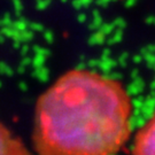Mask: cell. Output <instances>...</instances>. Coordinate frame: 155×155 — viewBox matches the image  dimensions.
I'll use <instances>...</instances> for the list:
<instances>
[{"instance_id": "3957f363", "label": "cell", "mask_w": 155, "mask_h": 155, "mask_svg": "<svg viewBox=\"0 0 155 155\" xmlns=\"http://www.w3.org/2000/svg\"><path fill=\"white\" fill-rule=\"evenodd\" d=\"M0 155H29L23 144L0 123Z\"/></svg>"}, {"instance_id": "6da1fadb", "label": "cell", "mask_w": 155, "mask_h": 155, "mask_svg": "<svg viewBox=\"0 0 155 155\" xmlns=\"http://www.w3.org/2000/svg\"><path fill=\"white\" fill-rule=\"evenodd\" d=\"M132 104L116 79L71 70L39 99L33 140L39 155H116L131 132Z\"/></svg>"}, {"instance_id": "7a4b0ae2", "label": "cell", "mask_w": 155, "mask_h": 155, "mask_svg": "<svg viewBox=\"0 0 155 155\" xmlns=\"http://www.w3.org/2000/svg\"><path fill=\"white\" fill-rule=\"evenodd\" d=\"M133 155H155V113L137 133Z\"/></svg>"}]
</instances>
